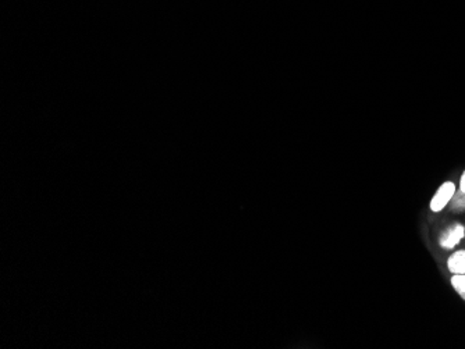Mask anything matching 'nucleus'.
Wrapping results in <instances>:
<instances>
[{
	"label": "nucleus",
	"mask_w": 465,
	"mask_h": 349,
	"mask_svg": "<svg viewBox=\"0 0 465 349\" xmlns=\"http://www.w3.org/2000/svg\"><path fill=\"white\" fill-rule=\"evenodd\" d=\"M465 237V227L459 223H454L448 228H446L441 235L439 237V245L440 248L450 250L454 249Z\"/></svg>",
	"instance_id": "obj_2"
},
{
	"label": "nucleus",
	"mask_w": 465,
	"mask_h": 349,
	"mask_svg": "<svg viewBox=\"0 0 465 349\" xmlns=\"http://www.w3.org/2000/svg\"><path fill=\"white\" fill-rule=\"evenodd\" d=\"M451 207L452 210H457V212H461V210H465V194L464 192H455V195L452 196L451 199Z\"/></svg>",
	"instance_id": "obj_5"
},
{
	"label": "nucleus",
	"mask_w": 465,
	"mask_h": 349,
	"mask_svg": "<svg viewBox=\"0 0 465 349\" xmlns=\"http://www.w3.org/2000/svg\"><path fill=\"white\" fill-rule=\"evenodd\" d=\"M447 269L451 274H465V250L454 252L447 260Z\"/></svg>",
	"instance_id": "obj_3"
},
{
	"label": "nucleus",
	"mask_w": 465,
	"mask_h": 349,
	"mask_svg": "<svg viewBox=\"0 0 465 349\" xmlns=\"http://www.w3.org/2000/svg\"><path fill=\"white\" fill-rule=\"evenodd\" d=\"M450 282L454 291L465 300V274H452Z\"/></svg>",
	"instance_id": "obj_4"
},
{
	"label": "nucleus",
	"mask_w": 465,
	"mask_h": 349,
	"mask_svg": "<svg viewBox=\"0 0 465 349\" xmlns=\"http://www.w3.org/2000/svg\"><path fill=\"white\" fill-rule=\"evenodd\" d=\"M455 192H457V188H455V184L452 181L443 182L437 188V191L433 195V198L430 199V203H429L430 210L434 212V213L441 212L451 202V199L455 195Z\"/></svg>",
	"instance_id": "obj_1"
},
{
	"label": "nucleus",
	"mask_w": 465,
	"mask_h": 349,
	"mask_svg": "<svg viewBox=\"0 0 465 349\" xmlns=\"http://www.w3.org/2000/svg\"><path fill=\"white\" fill-rule=\"evenodd\" d=\"M459 191L465 194V171L462 173V176L459 178Z\"/></svg>",
	"instance_id": "obj_6"
}]
</instances>
